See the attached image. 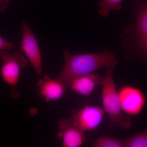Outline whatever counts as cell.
<instances>
[{"instance_id":"obj_1","label":"cell","mask_w":147,"mask_h":147,"mask_svg":"<svg viewBox=\"0 0 147 147\" xmlns=\"http://www.w3.org/2000/svg\"><path fill=\"white\" fill-rule=\"evenodd\" d=\"M62 52L64 65L55 79L66 89L69 88L71 81L75 78L93 73L102 67L114 69L119 62L116 55L108 49L102 53L76 55H71L66 49H63Z\"/></svg>"},{"instance_id":"obj_2","label":"cell","mask_w":147,"mask_h":147,"mask_svg":"<svg viewBox=\"0 0 147 147\" xmlns=\"http://www.w3.org/2000/svg\"><path fill=\"white\" fill-rule=\"evenodd\" d=\"M135 23L128 24L120 36L125 56L129 59L146 60L147 3L145 0H134L131 7Z\"/></svg>"},{"instance_id":"obj_3","label":"cell","mask_w":147,"mask_h":147,"mask_svg":"<svg viewBox=\"0 0 147 147\" xmlns=\"http://www.w3.org/2000/svg\"><path fill=\"white\" fill-rule=\"evenodd\" d=\"M114 69H106L102 84V101L104 110L109 116L110 127H117L123 130L132 126L130 118L123 115L118 91L113 80Z\"/></svg>"},{"instance_id":"obj_4","label":"cell","mask_w":147,"mask_h":147,"mask_svg":"<svg viewBox=\"0 0 147 147\" xmlns=\"http://www.w3.org/2000/svg\"><path fill=\"white\" fill-rule=\"evenodd\" d=\"M2 60L1 75L4 81L10 88V97L17 99L21 96L18 84L22 69L26 67L28 59L19 52L11 55L7 50L0 51Z\"/></svg>"},{"instance_id":"obj_5","label":"cell","mask_w":147,"mask_h":147,"mask_svg":"<svg viewBox=\"0 0 147 147\" xmlns=\"http://www.w3.org/2000/svg\"><path fill=\"white\" fill-rule=\"evenodd\" d=\"M103 108L96 106L85 105L73 110L71 119L74 126L85 133L97 129L105 114Z\"/></svg>"},{"instance_id":"obj_6","label":"cell","mask_w":147,"mask_h":147,"mask_svg":"<svg viewBox=\"0 0 147 147\" xmlns=\"http://www.w3.org/2000/svg\"><path fill=\"white\" fill-rule=\"evenodd\" d=\"M23 31L20 49L30 61L37 74L41 75L42 72L41 53L34 33L29 28L26 20L22 22Z\"/></svg>"},{"instance_id":"obj_7","label":"cell","mask_w":147,"mask_h":147,"mask_svg":"<svg viewBox=\"0 0 147 147\" xmlns=\"http://www.w3.org/2000/svg\"><path fill=\"white\" fill-rule=\"evenodd\" d=\"M118 94L121 108L127 115L136 116L141 113L146 103V98L142 90L137 87L125 86Z\"/></svg>"},{"instance_id":"obj_8","label":"cell","mask_w":147,"mask_h":147,"mask_svg":"<svg viewBox=\"0 0 147 147\" xmlns=\"http://www.w3.org/2000/svg\"><path fill=\"white\" fill-rule=\"evenodd\" d=\"M57 136L64 147H79L86 142L84 132L74 125L71 118H64L58 122Z\"/></svg>"},{"instance_id":"obj_9","label":"cell","mask_w":147,"mask_h":147,"mask_svg":"<svg viewBox=\"0 0 147 147\" xmlns=\"http://www.w3.org/2000/svg\"><path fill=\"white\" fill-rule=\"evenodd\" d=\"M36 88L38 94L47 102L59 100L66 89L61 82L46 75L38 81Z\"/></svg>"},{"instance_id":"obj_10","label":"cell","mask_w":147,"mask_h":147,"mask_svg":"<svg viewBox=\"0 0 147 147\" xmlns=\"http://www.w3.org/2000/svg\"><path fill=\"white\" fill-rule=\"evenodd\" d=\"M103 79L95 74H89L74 79L69 88L77 94L89 97L96 86L102 84Z\"/></svg>"},{"instance_id":"obj_11","label":"cell","mask_w":147,"mask_h":147,"mask_svg":"<svg viewBox=\"0 0 147 147\" xmlns=\"http://www.w3.org/2000/svg\"><path fill=\"white\" fill-rule=\"evenodd\" d=\"M123 0H99L98 12L102 17H108L112 11H119L122 9Z\"/></svg>"},{"instance_id":"obj_12","label":"cell","mask_w":147,"mask_h":147,"mask_svg":"<svg viewBox=\"0 0 147 147\" xmlns=\"http://www.w3.org/2000/svg\"><path fill=\"white\" fill-rule=\"evenodd\" d=\"M124 142L125 147H147V130L127 138Z\"/></svg>"},{"instance_id":"obj_13","label":"cell","mask_w":147,"mask_h":147,"mask_svg":"<svg viewBox=\"0 0 147 147\" xmlns=\"http://www.w3.org/2000/svg\"><path fill=\"white\" fill-rule=\"evenodd\" d=\"M93 147H125L124 141L112 137H102L98 139L93 143Z\"/></svg>"},{"instance_id":"obj_14","label":"cell","mask_w":147,"mask_h":147,"mask_svg":"<svg viewBox=\"0 0 147 147\" xmlns=\"http://www.w3.org/2000/svg\"><path fill=\"white\" fill-rule=\"evenodd\" d=\"M13 47V45L11 43L0 36V51L11 50Z\"/></svg>"},{"instance_id":"obj_15","label":"cell","mask_w":147,"mask_h":147,"mask_svg":"<svg viewBox=\"0 0 147 147\" xmlns=\"http://www.w3.org/2000/svg\"><path fill=\"white\" fill-rule=\"evenodd\" d=\"M10 0H0V11H4L7 8Z\"/></svg>"}]
</instances>
